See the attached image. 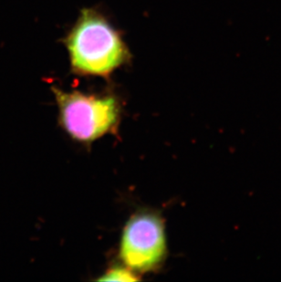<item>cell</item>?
Listing matches in <instances>:
<instances>
[{"mask_svg":"<svg viewBox=\"0 0 281 282\" xmlns=\"http://www.w3.org/2000/svg\"><path fill=\"white\" fill-rule=\"evenodd\" d=\"M65 44L71 69L82 76L109 78L130 58L118 30L90 8L81 11Z\"/></svg>","mask_w":281,"mask_h":282,"instance_id":"cell-1","label":"cell"},{"mask_svg":"<svg viewBox=\"0 0 281 282\" xmlns=\"http://www.w3.org/2000/svg\"><path fill=\"white\" fill-rule=\"evenodd\" d=\"M59 109V126L72 140L93 142L107 134H114L121 121V101L113 94H86L53 87Z\"/></svg>","mask_w":281,"mask_h":282,"instance_id":"cell-2","label":"cell"},{"mask_svg":"<svg viewBox=\"0 0 281 282\" xmlns=\"http://www.w3.org/2000/svg\"><path fill=\"white\" fill-rule=\"evenodd\" d=\"M118 255L121 263L137 275L159 270L168 255L161 215L149 209L132 215L122 229Z\"/></svg>","mask_w":281,"mask_h":282,"instance_id":"cell-3","label":"cell"},{"mask_svg":"<svg viewBox=\"0 0 281 282\" xmlns=\"http://www.w3.org/2000/svg\"><path fill=\"white\" fill-rule=\"evenodd\" d=\"M140 277L124 265L112 266L101 276L98 280L100 281H137Z\"/></svg>","mask_w":281,"mask_h":282,"instance_id":"cell-4","label":"cell"}]
</instances>
